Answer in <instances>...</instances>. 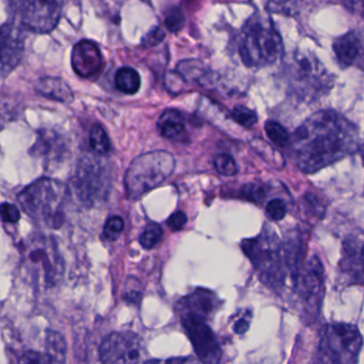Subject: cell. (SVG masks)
<instances>
[{
	"mask_svg": "<svg viewBox=\"0 0 364 364\" xmlns=\"http://www.w3.org/2000/svg\"><path fill=\"white\" fill-rule=\"evenodd\" d=\"M355 144V127L341 114L323 110L298 127L291 140V157L300 170L313 173L353 152Z\"/></svg>",
	"mask_w": 364,
	"mask_h": 364,
	"instance_id": "1",
	"label": "cell"
},
{
	"mask_svg": "<svg viewBox=\"0 0 364 364\" xmlns=\"http://www.w3.org/2000/svg\"><path fill=\"white\" fill-rule=\"evenodd\" d=\"M240 55L249 68L265 67L276 63L283 54V43L269 18L252 16L242 27Z\"/></svg>",
	"mask_w": 364,
	"mask_h": 364,
	"instance_id": "2",
	"label": "cell"
},
{
	"mask_svg": "<svg viewBox=\"0 0 364 364\" xmlns=\"http://www.w3.org/2000/svg\"><path fill=\"white\" fill-rule=\"evenodd\" d=\"M242 249L262 282L274 289H282L289 267L284 248L274 232L268 230L257 237L244 240Z\"/></svg>",
	"mask_w": 364,
	"mask_h": 364,
	"instance_id": "3",
	"label": "cell"
},
{
	"mask_svg": "<svg viewBox=\"0 0 364 364\" xmlns=\"http://www.w3.org/2000/svg\"><path fill=\"white\" fill-rule=\"evenodd\" d=\"M361 333L350 323H327L321 328L314 364H357L361 351Z\"/></svg>",
	"mask_w": 364,
	"mask_h": 364,
	"instance_id": "4",
	"label": "cell"
},
{
	"mask_svg": "<svg viewBox=\"0 0 364 364\" xmlns=\"http://www.w3.org/2000/svg\"><path fill=\"white\" fill-rule=\"evenodd\" d=\"M176 169V159L167 151H154L138 156L125 174V193L129 199H139L144 193L163 184Z\"/></svg>",
	"mask_w": 364,
	"mask_h": 364,
	"instance_id": "5",
	"label": "cell"
},
{
	"mask_svg": "<svg viewBox=\"0 0 364 364\" xmlns=\"http://www.w3.org/2000/svg\"><path fill=\"white\" fill-rule=\"evenodd\" d=\"M65 195V187L61 183L43 178L27 186L18 196V200L23 210L33 219L59 225Z\"/></svg>",
	"mask_w": 364,
	"mask_h": 364,
	"instance_id": "6",
	"label": "cell"
},
{
	"mask_svg": "<svg viewBox=\"0 0 364 364\" xmlns=\"http://www.w3.org/2000/svg\"><path fill=\"white\" fill-rule=\"evenodd\" d=\"M74 187L80 199L87 205L103 201L109 191V176L102 161L88 155L82 157L76 169Z\"/></svg>",
	"mask_w": 364,
	"mask_h": 364,
	"instance_id": "7",
	"label": "cell"
},
{
	"mask_svg": "<svg viewBox=\"0 0 364 364\" xmlns=\"http://www.w3.org/2000/svg\"><path fill=\"white\" fill-rule=\"evenodd\" d=\"M100 360L102 364H144V341L132 331L114 332L102 342Z\"/></svg>",
	"mask_w": 364,
	"mask_h": 364,
	"instance_id": "8",
	"label": "cell"
},
{
	"mask_svg": "<svg viewBox=\"0 0 364 364\" xmlns=\"http://www.w3.org/2000/svg\"><path fill=\"white\" fill-rule=\"evenodd\" d=\"M293 281L306 316L314 319L318 315L323 294V270L319 259L312 257Z\"/></svg>",
	"mask_w": 364,
	"mask_h": 364,
	"instance_id": "9",
	"label": "cell"
},
{
	"mask_svg": "<svg viewBox=\"0 0 364 364\" xmlns=\"http://www.w3.org/2000/svg\"><path fill=\"white\" fill-rule=\"evenodd\" d=\"M182 325L202 364H219L223 351L206 319L195 314L182 315Z\"/></svg>",
	"mask_w": 364,
	"mask_h": 364,
	"instance_id": "10",
	"label": "cell"
},
{
	"mask_svg": "<svg viewBox=\"0 0 364 364\" xmlns=\"http://www.w3.org/2000/svg\"><path fill=\"white\" fill-rule=\"evenodd\" d=\"M14 5L20 22L33 33H50L60 20L61 4L58 1H20Z\"/></svg>",
	"mask_w": 364,
	"mask_h": 364,
	"instance_id": "11",
	"label": "cell"
},
{
	"mask_svg": "<svg viewBox=\"0 0 364 364\" xmlns=\"http://www.w3.org/2000/svg\"><path fill=\"white\" fill-rule=\"evenodd\" d=\"M71 63L80 77L95 78L103 70V55L95 42L82 40L72 50Z\"/></svg>",
	"mask_w": 364,
	"mask_h": 364,
	"instance_id": "12",
	"label": "cell"
},
{
	"mask_svg": "<svg viewBox=\"0 0 364 364\" xmlns=\"http://www.w3.org/2000/svg\"><path fill=\"white\" fill-rule=\"evenodd\" d=\"M1 42V76L4 78L11 73L24 54V35L16 25L5 24L0 33Z\"/></svg>",
	"mask_w": 364,
	"mask_h": 364,
	"instance_id": "13",
	"label": "cell"
},
{
	"mask_svg": "<svg viewBox=\"0 0 364 364\" xmlns=\"http://www.w3.org/2000/svg\"><path fill=\"white\" fill-rule=\"evenodd\" d=\"M46 353L29 350L18 360V364H65L67 346L63 336L55 331H48Z\"/></svg>",
	"mask_w": 364,
	"mask_h": 364,
	"instance_id": "14",
	"label": "cell"
},
{
	"mask_svg": "<svg viewBox=\"0 0 364 364\" xmlns=\"http://www.w3.org/2000/svg\"><path fill=\"white\" fill-rule=\"evenodd\" d=\"M340 266L351 282L364 285V236L345 242Z\"/></svg>",
	"mask_w": 364,
	"mask_h": 364,
	"instance_id": "15",
	"label": "cell"
},
{
	"mask_svg": "<svg viewBox=\"0 0 364 364\" xmlns=\"http://www.w3.org/2000/svg\"><path fill=\"white\" fill-rule=\"evenodd\" d=\"M219 304H220L217 296L205 289H196L193 294H189L178 301L181 316L195 314L205 319L214 315Z\"/></svg>",
	"mask_w": 364,
	"mask_h": 364,
	"instance_id": "16",
	"label": "cell"
},
{
	"mask_svg": "<svg viewBox=\"0 0 364 364\" xmlns=\"http://www.w3.org/2000/svg\"><path fill=\"white\" fill-rule=\"evenodd\" d=\"M35 89L39 95L60 103L70 104L74 100L71 87L63 78L50 76L40 78L36 82Z\"/></svg>",
	"mask_w": 364,
	"mask_h": 364,
	"instance_id": "17",
	"label": "cell"
},
{
	"mask_svg": "<svg viewBox=\"0 0 364 364\" xmlns=\"http://www.w3.org/2000/svg\"><path fill=\"white\" fill-rule=\"evenodd\" d=\"M333 50L343 67H350L355 65L361 54V43L355 33H346L334 41Z\"/></svg>",
	"mask_w": 364,
	"mask_h": 364,
	"instance_id": "18",
	"label": "cell"
},
{
	"mask_svg": "<svg viewBox=\"0 0 364 364\" xmlns=\"http://www.w3.org/2000/svg\"><path fill=\"white\" fill-rule=\"evenodd\" d=\"M31 152L33 155L44 156L52 161V159H59L65 152V144L60 136L57 135L54 132L41 131Z\"/></svg>",
	"mask_w": 364,
	"mask_h": 364,
	"instance_id": "19",
	"label": "cell"
},
{
	"mask_svg": "<svg viewBox=\"0 0 364 364\" xmlns=\"http://www.w3.org/2000/svg\"><path fill=\"white\" fill-rule=\"evenodd\" d=\"M159 133L168 139H178L185 133V121L178 110H166L157 122Z\"/></svg>",
	"mask_w": 364,
	"mask_h": 364,
	"instance_id": "20",
	"label": "cell"
},
{
	"mask_svg": "<svg viewBox=\"0 0 364 364\" xmlns=\"http://www.w3.org/2000/svg\"><path fill=\"white\" fill-rule=\"evenodd\" d=\"M117 88L124 95H133L139 91L141 86V78L139 73L133 68L123 67L117 72L116 78Z\"/></svg>",
	"mask_w": 364,
	"mask_h": 364,
	"instance_id": "21",
	"label": "cell"
},
{
	"mask_svg": "<svg viewBox=\"0 0 364 364\" xmlns=\"http://www.w3.org/2000/svg\"><path fill=\"white\" fill-rule=\"evenodd\" d=\"M89 142L92 150L97 154H107L112 149L109 137L100 124H95L91 129Z\"/></svg>",
	"mask_w": 364,
	"mask_h": 364,
	"instance_id": "22",
	"label": "cell"
},
{
	"mask_svg": "<svg viewBox=\"0 0 364 364\" xmlns=\"http://www.w3.org/2000/svg\"><path fill=\"white\" fill-rule=\"evenodd\" d=\"M178 73L183 80H187V82L201 84L202 76L205 73V70L203 69L200 61L186 60L178 65Z\"/></svg>",
	"mask_w": 364,
	"mask_h": 364,
	"instance_id": "23",
	"label": "cell"
},
{
	"mask_svg": "<svg viewBox=\"0 0 364 364\" xmlns=\"http://www.w3.org/2000/svg\"><path fill=\"white\" fill-rule=\"evenodd\" d=\"M164 231L159 223H151L144 228V232L139 237V242L142 248L150 249L154 248L161 238H163Z\"/></svg>",
	"mask_w": 364,
	"mask_h": 364,
	"instance_id": "24",
	"label": "cell"
},
{
	"mask_svg": "<svg viewBox=\"0 0 364 364\" xmlns=\"http://www.w3.org/2000/svg\"><path fill=\"white\" fill-rule=\"evenodd\" d=\"M214 166L217 172L223 176H233L238 171L236 161L229 154H217L214 157Z\"/></svg>",
	"mask_w": 364,
	"mask_h": 364,
	"instance_id": "25",
	"label": "cell"
},
{
	"mask_svg": "<svg viewBox=\"0 0 364 364\" xmlns=\"http://www.w3.org/2000/svg\"><path fill=\"white\" fill-rule=\"evenodd\" d=\"M232 118L246 129H251L257 122V114L245 106H236L232 112Z\"/></svg>",
	"mask_w": 364,
	"mask_h": 364,
	"instance_id": "26",
	"label": "cell"
},
{
	"mask_svg": "<svg viewBox=\"0 0 364 364\" xmlns=\"http://www.w3.org/2000/svg\"><path fill=\"white\" fill-rule=\"evenodd\" d=\"M124 230V221L121 217L112 216L108 219L104 227L103 237L108 242H114L120 237Z\"/></svg>",
	"mask_w": 364,
	"mask_h": 364,
	"instance_id": "27",
	"label": "cell"
},
{
	"mask_svg": "<svg viewBox=\"0 0 364 364\" xmlns=\"http://www.w3.org/2000/svg\"><path fill=\"white\" fill-rule=\"evenodd\" d=\"M265 132L269 139L278 146H285L289 141V134H287V129L274 121H268L266 123Z\"/></svg>",
	"mask_w": 364,
	"mask_h": 364,
	"instance_id": "28",
	"label": "cell"
},
{
	"mask_svg": "<svg viewBox=\"0 0 364 364\" xmlns=\"http://www.w3.org/2000/svg\"><path fill=\"white\" fill-rule=\"evenodd\" d=\"M166 26L168 31L176 33L182 31L185 25V16L180 8H172L166 16Z\"/></svg>",
	"mask_w": 364,
	"mask_h": 364,
	"instance_id": "29",
	"label": "cell"
},
{
	"mask_svg": "<svg viewBox=\"0 0 364 364\" xmlns=\"http://www.w3.org/2000/svg\"><path fill=\"white\" fill-rule=\"evenodd\" d=\"M242 196L245 199L249 200V201L253 202V203L259 204L265 199L266 193L263 187L250 183V184H246L245 186H242Z\"/></svg>",
	"mask_w": 364,
	"mask_h": 364,
	"instance_id": "30",
	"label": "cell"
},
{
	"mask_svg": "<svg viewBox=\"0 0 364 364\" xmlns=\"http://www.w3.org/2000/svg\"><path fill=\"white\" fill-rule=\"evenodd\" d=\"M266 214L272 220L280 221L287 215V205L280 199H272L266 205Z\"/></svg>",
	"mask_w": 364,
	"mask_h": 364,
	"instance_id": "31",
	"label": "cell"
},
{
	"mask_svg": "<svg viewBox=\"0 0 364 364\" xmlns=\"http://www.w3.org/2000/svg\"><path fill=\"white\" fill-rule=\"evenodd\" d=\"M1 218L4 223H16L21 218L20 210L14 204L5 202L1 205Z\"/></svg>",
	"mask_w": 364,
	"mask_h": 364,
	"instance_id": "32",
	"label": "cell"
},
{
	"mask_svg": "<svg viewBox=\"0 0 364 364\" xmlns=\"http://www.w3.org/2000/svg\"><path fill=\"white\" fill-rule=\"evenodd\" d=\"M187 223V216L182 210L173 213L171 216L168 218L167 225L172 231H180L184 228Z\"/></svg>",
	"mask_w": 364,
	"mask_h": 364,
	"instance_id": "33",
	"label": "cell"
},
{
	"mask_svg": "<svg viewBox=\"0 0 364 364\" xmlns=\"http://www.w3.org/2000/svg\"><path fill=\"white\" fill-rule=\"evenodd\" d=\"M164 39H165L164 31L159 28H154L146 35L142 43H144V46H146V48H151V46H155L161 43Z\"/></svg>",
	"mask_w": 364,
	"mask_h": 364,
	"instance_id": "34",
	"label": "cell"
},
{
	"mask_svg": "<svg viewBox=\"0 0 364 364\" xmlns=\"http://www.w3.org/2000/svg\"><path fill=\"white\" fill-rule=\"evenodd\" d=\"M251 321V312H247L244 316L240 317L237 321H236L235 325H234V331L237 334H244L247 330L249 329V326H250Z\"/></svg>",
	"mask_w": 364,
	"mask_h": 364,
	"instance_id": "35",
	"label": "cell"
},
{
	"mask_svg": "<svg viewBox=\"0 0 364 364\" xmlns=\"http://www.w3.org/2000/svg\"><path fill=\"white\" fill-rule=\"evenodd\" d=\"M199 359L193 357L172 358V359L155 361L153 364H200Z\"/></svg>",
	"mask_w": 364,
	"mask_h": 364,
	"instance_id": "36",
	"label": "cell"
},
{
	"mask_svg": "<svg viewBox=\"0 0 364 364\" xmlns=\"http://www.w3.org/2000/svg\"><path fill=\"white\" fill-rule=\"evenodd\" d=\"M344 6L348 11L364 18V0L363 1H349V3L344 4Z\"/></svg>",
	"mask_w": 364,
	"mask_h": 364,
	"instance_id": "37",
	"label": "cell"
},
{
	"mask_svg": "<svg viewBox=\"0 0 364 364\" xmlns=\"http://www.w3.org/2000/svg\"><path fill=\"white\" fill-rule=\"evenodd\" d=\"M361 159H362V161H363V165H364V146H362V149H361Z\"/></svg>",
	"mask_w": 364,
	"mask_h": 364,
	"instance_id": "38",
	"label": "cell"
}]
</instances>
